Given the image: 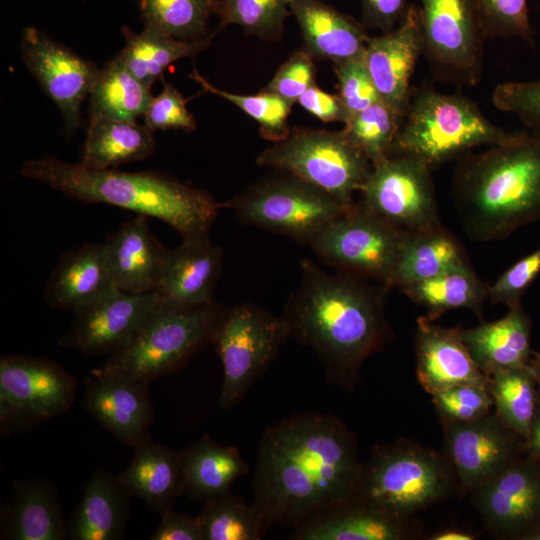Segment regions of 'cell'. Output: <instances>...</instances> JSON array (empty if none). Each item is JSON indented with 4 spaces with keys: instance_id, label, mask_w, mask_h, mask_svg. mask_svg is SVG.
Returning a JSON list of instances; mask_svg holds the SVG:
<instances>
[{
    "instance_id": "cell-24",
    "label": "cell",
    "mask_w": 540,
    "mask_h": 540,
    "mask_svg": "<svg viewBox=\"0 0 540 540\" xmlns=\"http://www.w3.org/2000/svg\"><path fill=\"white\" fill-rule=\"evenodd\" d=\"M460 330L442 327L427 316L417 320L416 373L430 395L465 383L488 384V376L473 360Z\"/></svg>"
},
{
    "instance_id": "cell-28",
    "label": "cell",
    "mask_w": 540,
    "mask_h": 540,
    "mask_svg": "<svg viewBox=\"0 0 540 540\" xmlns=\"http://www.w3.org/2000/svg\"><path fill=\"white\" fill-rule=\"evenodd\" d=\"M134 448L135 455L117 482L160 514L173 509L176 498L184 492L181 452L150 438Z\"/></svg>"
},
{
    "instance_id": "cell-46",
    "label": "cell",
    "mask_w": 540,
    "mask_h": 540,
    "mask_svg": "<svg viewBox=\"0 0 540 540\" xmlns=\"http://www.w3.org/2000/svg\"><path fill=\"white\" fill-rule=\"evenodd\" d=\"M334 72L348 118L381 100L364 60L334 63Z\"/></svg>"
},
{
    "instance_id": "cell-9",
    "label": "cell",
    "mask_w": 540,
    "mask_h": 540,
    "mask_svg": "<svg viewBox=\"0 0 540 540\" xmlns=\"http://www.w3.org/2000/svg\"><path fill=\"white\" fill-rule=\"evenodd\" d=\"M289 336L282 316L253 304L242 303L222 310L210 341L223 367L221 408H231L242 400Z\"/></svg>"
},
{
    "instance_id": "cell-29",
    "label": "cell",
    "mask_w": 540,
    "mask_h": 540,
    "mask_svg": "<svg viewBox=\"0 0 540 540\" xmlns=\"http://www.w3.org/2000/svg\"><path fill=\"white\" fill-rule=\"evenodd\" d=\"M1 538L62 540L66 536L61 505L44 481L19 482L2 517Z\"/></svg>"
},
{
    "instance_id": "cell-50",
    "label": "cell",
    "mask_w": 540,
    "mask_h": 540,
    "mask_svg": "<svg viewBox=\"0 0 540 540\" xmlns=\"http://www.w3.org/2000/svg\"><path fill=\"white\" fill-rule=\"evenodd\" d=\"M409 0H361L364 28H376L382 33L396 28L406 16Z\"/></svg>"
},
{
    "instance_id": "cell-18",
    "label": "cell",
    "mask_w": 540,
    "mask_h": 540,
    "mask_svg": "<svg viewBox=\"0 0 540 540\" xmlns=\"http://www.w3.org/2000/svg\"><path fill=\"white\" fill-rule=\"evenodd\" d=\"M471 494L486 529L494 537L522 540L540 525V462L525 452Z\"/></svg>"
},
{
    "instance_id": "cell-35",
    "label": "cell",
    "mask_w": 540,
    "mask_h": 540,
    "mask_svg": "<svg viewBox=\"0 0 540 540\" xmlns=\"http://www.w3.org/2000/svg\"><path fill=\"white\" fill-rule=\"evenodd\" d=\"M153 96L117 55L100 69L89 94V118L135 121L144 115Z\"/></svg>"
},
{
    "instance_id": "cell-7",
    "label": "cell",
    "mask_w": 540,
    "mask_h": 540,
    "mask_svg": "<svg viewBox=\"0 0 540 540\" xmlns=\"http://www.w3.org/2000/svg\"><path fill=\"white\" fill-rule=\"evenodd\" d=\"M223 308L216 302L189 309L162 304L135 338L92 376H122L150 382L179 368L211 336Z\"/></svg>"
},
{
    "instance_id": "cell-38",
    "label": "cell",
    "mask_w": 540,
    "mask_h": 540,
    "mask_svg": "<svg viewBox=\"0 0 540 540\" xmlns=\"http://www.w3.org/2000/svg\"><path fill=\"white\" fill-rule=\"evenodd\" d=\"M488 389L496 415L525 439L538 403L537 388L529 366L490 375Z\"/></svg>"
},
{
    "instance_id": "cell-11",
    "label": "cell",
    "mask_w": 540,
    "mask_h": 540,
    "mask_svg": "<svg viewBox=\"0 0 540 540\" xmlns=\"http://www.w3.org/2000/svg\"><path fill=\"white\" fill-rule=\"evenodd\" d=\"M404 234L361 203H354L308 245L336 271L389 289Z\"/></svg>"
},
{
    "instance_id": "cell-19",
    "label": "cell",
    "mask_w": 540,
    "mask_h": 540,
    "mask_svg": "<svg viewBox=\"0 0 540 540\" xmlns=\"http://www.w3.org/2000/svg\"><path fill=\"white\" fill-rule=\"evenodd\" d=\"M421 55L423 41L417 5H410L396 28L368 38L364 63L380 99L403 117L412 93L411 78Z\"/></svg>"
},
{
    "instance_id": "cell-16",
    "label": "cell",
    "mask_w": 540,
    "mask_h": 540,
    "mask_svg": "<svg viewBox=\"0 0 540 540\" xmlns=\"http://www.w3.org/2000/svg\"><path fill=\"white\" fill-rule=\"evenodd\" d=\"M160 304L156 292L133 294L115 288L74 312L60 344L85 355L111 356L135 338Z\"/></svg>"
},
{
    "instance_id": "cell-55",
    "label": "cell",
    "mask_w": 540,
    "mask_h": 540,
    "mask_svg": "<svg viewBox=\"0 0 540 540\" xmlns=\"http://www.w3.org/2000/svg\"><path fill=\"white\" fill-rule=\"evenodd\" d=\"M528 366L535 380L538 399L540 400V351L532 352Z\"/></svg>"
},
{
    "instance_id": "cell-6",
    "label": "cell",
    "mask_w": 540,
    "mask_h": 540,
    "mask_svg": "<svg viewBox=\"0 0 540 540\" xmlns=\"http://www.w3.org/2000/svg\"><path fill=\"white\" fill-rule=\"evenodd\" d=\"M458 484L447 457L408 440L376 446L362 471L356 498L389 513L415 514L447 497Z\"/></svg>"
},
{
    "instance_id": "cell-54",
    "label": "cell",
    "mask_w": 540,
    "mask_h": 540,
    "mask_svg": "<svg viewBox=\"0 0 540 540\" xmlns=\"http://www.w3.org/2000/svg\"><path fill=\"white\" fill-rule=\"evenodd\" d=\"M475 537L472 534L458 531V530H445L435 533L429 539L431 540H472Z\"/></svg>"
},
{
    "instance_id": "cell-1",
    "label": "cell",
    "mask_w": 540,
    "mask_h": 540,
    "mask_svg": "<svg viewBox=\"0 0 540 540\" xmlns=\"http://www.w3.org/2000/svg\"><path fill=\"white\" fill-rule=\"evenodd\" d=\"M362 462L355 435L333 415L307 412L269 427L258 446L253 503L269 525L297 526L353 499Z\"/></svg>"
},
{
    "instance_id": "cell-27",
    "label": "cell",
    "mask_w": 540,
    "mask_h": 540,
    "mask_svg": "<svg viewBox=\"0 0 540 540\" xmlns=\"http://www.w3.org/2000/svg\"><path fill=\"white\" fill-rule=\"evenodd\" d=\"M473 360L488 377L527 366L531 355V322L521 304L509 307L501 319L460 330Z\"/></svg>"
},
{
    "instance_id": "cell-14",
    "label": "cell",
    "mask_w": 540,
    "mask_h": 540,
    "mask_svg": "<svg viewBox=\"0 0 540 540\" xmlns=\"http://www.w3.org/2000/svg\"><path fill=\"white\" fill-rule=\"evenodd\" d=\"M76 379L55 362L39 357L0 360L2 425L29 424L63 413L77 392Z\"/></svg>"
},
{
    "instance_id": "cell-45",
    "label": "cell",
    "mask_w": 540,
    "mask_h": 540,
    "mask_svg": "<svg viewBox=\"0 0 540 540\" xmlns=\"http://www.w3.org/2000/svg\"><path fill=\"white\" fill-rule=\"evenodd\" d=\"M492 101L498 110L515 115L531 132L540 134V79L502 82L495 87Z\"/></svg>"
},
{
    "instance_id": "cell-3",
    "label": "cell",
    "mask_w": 540,
    "mask_h": 540,
    "mask_svg": "<svg viewBox=\"0 0 540 540\" xmlns=\"http://www.w3.org/2000/svg\"><path fill=\"white\" fill-rule=\"evenodd\" d=\"M453 190L473 239H504L539 220L540 134L512 133L503 142L465 156L456 169Z\"/></svg>"
},
{
    "instance_id": "cell-25",
    "label": "cell",
    "mask_w": 540,
    "mask_h": 540,
    "mask_svg": "<svg viewBox=\"0 0 540 540\" xmlns=\"http://www.w3.org/2000/svg\"><path fill=\"white\" fill-rule=\"evenodd\" d=\"M304 49L314 58L333 63L363 60L369 36L361 22L321 0H290Z\"/></svg>"
},
{
    "instance_id": "cell-40",
    "label": "cell",
    "mask_w": 540,
    "mask_h": 540,
    "mask_svg": "<svg viewBox=\"0 0 540 540\" xmlns=\"http://www.w3.org/2000/svg\"><path fill=\"white\" fill-rule=\"evenodd\" d=\"M214 0H139L145 26L171 37L194 41L205 38Z\"/></svg>"
},
{
    "instance_id": "cell-12",
    "label": "cell",
    "mask_w": 540,
    "mask_h": 540,
    "mask_svg": "<svg viewBox=\"0 0 540 540\" xmlns=\"http://www.w3.org/2000/svg\"><path fill=\"white\" fill-rule=\"evenodd\" d=\"M423 55L437 80L472 87L486 40L473 0H419Z\"/></svg>"
},
{
    "instance_id": "cell-17",
    "label": "cell",
    "mask_w": 540,
    "mask_h": 540,
    "mask_svg": "<svg viewBox=\"0 0 540 540\" xmlns=\"http://www.w3.org/2000/svg\"><path fill=\"white\" fill-rule=\"evenodd\" d=\"M20 53L61 112L66 131L73 132L81 123V104L89 96L100 69L32 26L22 31Z\"/></svg>"
},
{
    "instance_id": "cell-43",
    "label": "cell",
    "mask_w": 540,
    "mask_h": 540,
    "mask_svg": "<svg viewBox=\"0 0 540 540\" xmlns=\"http://www.w3.org/2000/svg\"><path fill=\"white\" fill-rule=\"evenodd\" d=\"M486 39L518 38L534 46L528 0H473Z\"/></svg>"
},
{
    "instance_id": "cell-10",
    "label": "cell",
    "mask_w": 540,
    "mask_h": 540,
    "mask_svg": "<svg viewBox=\"0 0 540 540\" xmlns=\"http://www.w3.org/2000/svg\"><path fill=\"white\" fill-rule=\"evenodd\" d=\"M224 206L245 224L309 244L352 205L287 173L249 186Z\"/></svg>"
},
{
    "instance_id": "cell-42",
    "label": "cell",
    "mask_w": 540,
    "mask_h": 540,
    "mask_svg": "<svg viewBox=\"0 0 540 540\" xmlns=\"http://www.w3.org/2000/svg\"><path fill=\"white\" fill-rule=\"evenodd\" d=\"M189 78L198 83L203 92L222 97L237 106L259 125L260 134L274 143L287 137L290 132L288 124L289 114L293 107L292 102L262 90L254 95L235 94L212 85L197 69Z\"/></svg>"
},
{
    "instance_id": "cell-53",
    "label": "cell",
    "mask_w": 540,
    "mask_h": 540,
    "mask_svg": "<svg viewBox=\"0 0 540 540\" xmlns=\"http://www.w3.org/2000/svg\"><path fill=\"white\" fill-rule=\"evenodd\" d=\"M526 453L540 462V400L538 399L536 411L524 439Z\"/></svg>"
},
{
    "instance_id": "cell-39",
    "label": "cell",
    "mask_w": 540,
    "mask_h": 540,
    "mask_svg": "<svg viewBox=\"0 0 540 540\" xmlns=\"http://www.w3.org/2000/svg\"><path fill=\"white\" fill-rule=\"evenodd\" d=\"M403 116L382 100L350 116L343 133L373 165L390 155Z\"/></svg>"
},
{
    "instance_id": "cell-2",
    "label": "cell",
    "mask_w": 540,
    "mask_h": 540,
    "mask_svg": "<svg viewBox=\"0 0 540 540\" xmlns=\"http://www.w3.org/2000/svg\"><path fill=\"white\" fill-rule=\"evenodd\" d=\"M301 279L287 300L282 317L290 336L311 348L331 382L351 388L359 370L387 339L382 285L336 271L313 261L300 263Z\"/></svg>"
},
{
    "instance_id": "cell-8",
    "label": "cell",
    "mask_w": 540,
    "mask_h": 540,
    "mask_svg": "<svg viewBox=\"0 0 540 540\" xmlns=\"http://www.w3.org/2000/svg\"><path fill=\"white\" fill-rule=\"evenodd\" d=\"M260 166L296 176L353 205L355 192L365 183L372 164L343 131L294 127L283 140L263 150Z\"/></svg>"
},
{
    "instance_id": "cell-56",
    "label": "cell",
    "mask_w": 540,
    "mask_h": 540,
    "mask_svg": "<svg viewBox=\"0 0 540 540\" xmlns=\"http://www.w3.org/2000/svg\"><path fill=\"white\" fill-rule=\"evenodd\" d=\"M538 2H539V6H540V0H538Z\"/></svg>"
},
{
    "instance_id": "cell-37",
    "label": "cell",
    "mask_w": 540,
    "mask_h": 540,
    "mask_svg": "<svg viewBox=\"0 0 540 540\" xmlns=\"http://www.w3.org/2000/svg\"><path fill=\"white\" fill-rule=\"evenodd\" d=\"M204 540H259L269 527L264 514L230 492L209 498L197 516Z\"/></svg>"
},
{
    "instance_id": "cell-26",
    "label": "cell",
    "mask_w": 540,
    "mask_h": 540,
    "mask_svg": "<svg viewBox=\"0 0 540 540\" xmlns=\"http://www.w3.org/2000/svg\"><path fill=\"white\" fill-rule=\"evenodd\" d=\"M113 289L103 244H85L61 257L46 285L45 299L53 308L74 313Z\"/></svg>"
},
{
    "instance_id": "cell-22",
    "label": "cell",
    "mask_w": 540,
    "mask_h": 540,
    "mask_svg": "<svg viewBox=\"0 0 540 540\" xmlns=\"http://www.w3.org/2000/svg\"><path fill=\"white\" fill-rule=\"evenodd\" d=\"M298 540H404L421 532L414 517L389 513L354 497L297 525Z\"/></svg>"
},
{
    "instance_id": "cell-23",
    "label": "cell",
    "mask_w": 540,
    "mask_h": 540,
    "mask_svg": "<svg viewBox=\"0 0 540 540\" xmlns=\"http://www.w3.org/2000/svg\"><path fill=\"white\" fill-rule=\"evenodd\" d=\"M145 215L124 222L105 243V261L115 288L133 294L155 292L168 250L151 233Z\"/></svg>"
},
{
    "instance_id": "cell-48",
    "label": "cell",
    "mask_w": 540,
    "mask_h": 540,
    "mask_svg": "<svg viewBox=\"0 0 540 540\" xmlns=\"http://www.w3.org/2000/svg\"><path fill=\"white\" fill-rule=\"evenodd\" d=\"M314 84V58L305 49H300L279 67L263 90L297 103L299 97Z\"/></svg>"
},
{
    "instance_id": "cell-47",
    "label": "cell",
    "mask_w": 540,
    "mask_h": 540,
    "mask_svg": "<svg viewBox=\"0 0 540 540\" xmlns=\"http://www.w3.org/2000/svg\"><path fill=\"white\" fill-rule=\"evenodd\" d=\"M187 99L172 84L163 81V89L153 97L144 113V125L153 132L156 130L179 129L190 132L197 124L188 110Z\"/></svg>"
},
{
    "instance_id": "cell-41",
    "label": "cell",
    "mask_w": 540,
    "mask_h": 540,
    "mask_svg": "<svg viewBox=\"0 0 540 540\" xmlns=\"http://www.w3.org/2000/svg\"><path fill=\"white\" fill-rule=\"evenodd\" d=\"M290 0H214L212 12L220 20L217 31L236 24L247 34L276 40L290 14Z\"/></svg>"
},
{
    "instance_id": "cell-33",
    "label": "cell",
    "mask_w": 540,
    "mask_h": 540,
    "mask_svg": "<svg viewBox=\"0 0 540 540\" xmlns=\"http://www.w3.org/2000/svg\"><path fill=\"white\" fill-rule=\"evenodd\" d=\"M464 262L459 245L440 225L423 231L405 232L390 288L402 290Z\"/></svg>"
},
{
    "instance_id": "cell-34",
    "label": "cell",
    "mask_w": 540,
    "mask_h": 540,
    "mask_svg": "<svg viewBox=\"0 0 540 540\" xmlns=\"http://www.w3.org/2000/svg\"><path fill=\"white\" fill-rule=\"evenodd\" d=\"M122 31L126 44L118 56L128 70L149 88L156 80L162 79L171 64L205 50L216 33L199 40L185 41L149 26H145L141 33H135L128 27H123Z\"/></svg>"
},
{
    "instance_id": "cell-36",
    "label": "cell",
    "mask_w": 540,
    "mask_h": 540,
    "mask_svg": "<svg viewBox=\"0 0 540 540\" xmlns=\"http://www.w3.org/2000/svg\"><path fill=\"white\" fill-rule=\"evenodd\" d=\"M488 289L489 286L464 262L434 278L409 285L402 291L424 307L427 317L434 320L445 311L455 308L470 309L481 316Z\"/></svg>"
},
{
    "instance_id": "cell-30",
    "label": "cell",
    "mask_w": 540,
    "mask_h": 540,
    "mask_svg": "<svg viewBox=\"0 0 540 540\" xmlns=\"http://www.w3.org/2000/svg\"><path fill=\"white\" fill-rule=\"evenodd\" d=\"M130 493L109 473L95 472L70 521L74 540H115L124 536Z\"/></svg>"
},
{
    "instance_id": "cell-5",
    "label": "cell",
    "mask_w": 540,
    "mask_h": 540,
    "mask_svg": "<svg viewBox=\"0 0 540 540\" xmlns=\"http://www.w3.org/2000/svg\"><path fill=\"white\" fill-rule=\"evenodd\" d=\"M511 134L491 122L467 96L422 85L412 88L390 155L410 156L433 169L474 148L503 142Z\"/></svg>"
},
{
    "instance_id": "cell-49",
    "label": "cell",
    "mask_w": 540,
    "mask_h": 540,
    "mask_svg": "<svg viewBox=\"0 0 540 540\" xmlns=\"http://www.w3.org/2000/svg\"><path fill=\"white\" fill-rule=\"evenodd\" d=\"M540 273V247L517 261L492 285L488 296L494 303L508 307L521 304L524 292Z\"/></svg>"
},
{
    "instance_id": "cell-15",
    "label": "cell",
    "mask_w": 540,
    "mask_h": 540,
    "mask_svg": "<svg viewBox=\"0 0 540 540\" xmlns=\"http://www.w3.org/2000/svg\"><path fill=\"white\" fill-rule=\"evenodd\" d=\"M444 426L445 456L451 463L458 486L472 493L490 482L525 452L524 439L496 415Z\"/></svg>"
},
{
    "instance_id": "cell-32",
    "label": "cell",
    "mask_w": 540,
    "mask_h": 540,
    "mask_svg": "<svg viewBox=\"0 0 540 540\" xmlns=\"http://www.w3.org/2000/svg\"><path fill=\"white\" fill-rule=\"evenodd\" d=\"M155 149L153 131L135 121L89 118L82 166L110 169L120 164L143 160Z\"/></svg>"
},
{
    "instance_id": "cell-44",
    "label": "cell",
    "mask_w": 540,
    "mask_h": 540,
    "mask_svg": "<svg viewBox=\"0 0 540 540\" xmlns=\"http://www.w3.org/2000/svg\"><path fill=\"white\" fill-rule=\"evenodd\" d=\"M431 396L443 425L479 419L488 414L493 407L488 384L455 385Z\"/></svg>"
},
{
    "instance_id": "cell-31",
    "label": "cell",
    "mask_w": 540,
    "mask_h": 540,
    "mask_svg": "<svg viewBox=\"0 0 540 540\" xmlns=\"http://www.w3.org/2000/svg\"><path fill=\"white\" fill-rule=\"evenodd\" d=\"M183 489L191 498L207 500L230 492L249 471L239 450L203 436L181 452Z\"/></svg>"
},
{
    "instance_id": "cell-4",
    "label": "cell",
    "mask_w": 540,
    "mask_h": 540,
    "mask_svg": "<svg viewBox=\"0 0 540 540\" xmlns=\"http://www.w3.org/2000/svg\"><path fill=\"white\" fill-rule=\"evenodd\" d=\"M20 174L86 203H104L160 219L182 238L209 233L221 207L207 191L152 171L90 169L44 157L26 161Z\"/></svg>"
},
{
    "instance_id": "cell-20",
    "label": "cell",
    "mask_w": 540,
    "mask_h": 540,
    "mask_svg": "<svg viewBox=\"0 0 540 540\" xmlns=\"http://www.w3.org/2000/svg\"><path fill=\"white\" fill-rule=\"evenodd\" d=\"M223 251L212 244L209 233L183 238L168 250L156 293L161 304L189 309L213 302V292L221 273Z\"/></svg>"
},
{
    "instance_id": "cell-21",
    "label": "cell",
    "mask_w": 540,
    "mask_h": 540,
    "mask_svg": "<svg viewBox=\"0 0 540 540\" xmlns=\"http://www.w3.org/2000/svg\"><path fill=\"white\" fill-rule=\"evenodd\" d=\"M148 382L122 376L88 378L84 405L117 439L137 446L149 438L153 406Z\"/></svg>"
},
{
    "instance_id": "cell-51",
    "label": "cell",
    "mask_w": 540,
    "mask_h": 540,
    "mask_svg": "<svg viewBox=\"0 0 540 540\" xmlns=\"http://www.w3.org/2000/svg\"><path fill=\"white\" fill-rule=\"evenodd\" d=\"M297 103L319 120L345 123L348 116L338 94H331L312 85L297 100Z\"/></svg>"
},
{
    "instance_id": "cell-52",
    "label": "cell",
    "mask_w": 540,
    "mask_h": 540,
    "mask_svg": "<svg viewBox=\"0 0 540 540\" xmlns=\"http://www.w3.org/2000/svg\"><path fill=\"white\" fill-rule=\"evenodd\" d=\"M149 539L204 540L198 517L191 518L186 514L175 512L173 509L161 514V521Z\"/></svg>"
},
{
    "instance_id": "cell-13",
    "label": "cell",
    "mask_w": 540,
    "mask_h": 540,
    "mask_svg": "<svg viewBox=\"0 0 540 540\" xmlns=\"http://www.w3.org/2000/svg\"><path fill=\"white\" fill-rule=\"evenodd\" d=\"M432 169L406 155H390L372 166L361 204L404 232L440 225Z\"/></svg>"
}]
</instances>
